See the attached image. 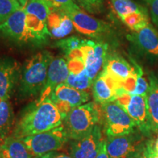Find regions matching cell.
I'll return each mask as SVG.
<instances>
[{
	"instance_id": "cell-1",
	"label": "cell",
	"mask_w": 158,
	"mask_h": 158,
	"mask_svg": "<svg viewBox=\"0 0 158 158\" xmlns=\"http://www.w3.org/2000/svg\"><path fill=\"white\" fill-rule=\"evenodd\" d=\"M65 116L50 98L31 102L20 113L10 135L21 138L54 129L62 125Z\"/></svg>"
},
{
	"instance_id": "cell-2",
	"label": "cell",
	"mask_w": 158,
	"mask_h": 158,
	"mask_svg": "<svg viewBox=\"0 0 158 158\" xmlns=\"http://www.w3.org/2000/svg\"><path fill=\"white\" fill-rule=\"evenodd\" d=\"M54 56L48 51L37 53L27 59L21 66L17 86L20 100H26L39 96L46 81L49 65Z\"/></svg>"
},
{
	"instance_id": "cell-3",
	"label": "cell",
	"mask_w": 158,
	"mask_h": 158,
	"mask_svg": "<svg viewBox=\"0 0 158 158\" xmlns=\"http://www.w3.org/2000/svg\"><path fill=\"white\" fill-rule=\"evenodd\" d=\"M102 120L100 105L88 102L73 108L65 116L62 125L70 140H77L89 133Z\"/></svg>"
},
{
	"instance_id": "cell-4",
	"label": "cell",
	"mask_w": 158,
	"mask_h": 158,
	"mask_svg": "<svg viewBox=\"0 0 158 158\" xmlns=\"http://www.w3.org/2000/svg\"><path fill=\"white\" fill-rule=\"evenodd\" d=\"M21 140L34 158L59 151L70 141L62 124L44 133L21 138Z\"/></svg>"
},
{
	"instance_id": "cell-5",
	"label": "cell",
	"mask_w": 158,
	"mask_h": 158,
	"mask_svg": "<svg viewBox=\"0 0 158 158\" xmlns=\"http://www.w3.org/2000/svg\"><path fill=\"white\" fill-rule=\"evenodd\" d=\"M107 138L127 135L135 131V124L125 110L116 101L100 105Z\"/></svg>"
},
{
	"instance_id": "cell-6",
	"label": "cell",
	"mask_w": 158,
	"mask_h": 158,
	"mask_svg": "<svg viewBox=\"0 0 158 158\" xmlns=\"http://www.w3.org/2000/svg\"><path fill=\"white\" fill-rule=\"evenodd\" d=\"M115 101L125 110L142 135L146 137H149L152 135V133L148 120L146 96L132 94L119 88Z\"/></svg>"
},
{
	"instance_id": "cell-7",
	"label": "cell",
	"mask_w": 158,
	"mask_h": 158,
	"mask_svg": "<svg viewBox=\"0 0 158 158\" xmlns=\"http://www.w3.org/2000/svg\"><path fill=\"white\" fill-rule=\"evenodd\" d=\"M77 31L92 38L100 39L110 35L111 29L107 23L95 19L75 6L66 12Z\"/></svg>"
},
{
	"instance_id": "cell-8",
	"label": "cell",
	"mask_w": 158,
	"mask_h": 158,
	"mask_svg": "<svg viewBox=\"0 0 158 158\" xmlns=\"http://www.w3.org/2000/svg\"><path fill=\"white\" fill-rule=\"evenodd\" d=\"M49 98L66 116L73 108L88 102L90 94L87 91L77 89L66 83H62L54 89Z\"/></svg>"
},
{
	"instance_id": "cell-9",
	"label": "cell",
	"mask_w": 158,
	"mask_h": 158,
	"mask_svg": "<svg viewBox=\"0 0 158 158\" xmlns=\"http://www.w3.org/2000/svg\"><path fill=\"white\" fill-rule=\"evenodd\" d=\"M85 68L92 82L101 72L108 56V45L85 40L81 46Z\"/></svg>"
},
{
	"instance_id": "cell-10",
	"label": "cell",
	"mask_w": 158,
	"mask_h": 158,
	"mask_svg": "<svg viewBox=\"0 0 158 158\" xmlns=\"http://www.w3.org/2000/svg\"><path fill=\"white\" fill-rule=\"evenodd\" d=\"M27 13L24 7L12 13L0 24V37L19 44H30L26 25Z\"/></svg>"
},
{
	"instance_id": "cell-11",
	"label": "cell",
	"mask_w": 158,
	"mask_h": 158,
	"mask_svg": "<svg viewBox=\"0 0 158 158\" xmlns=\"http://www.w3.org/2000/svg\"><path fill=\"white\" fill-rule=\"evenodd\" d=\"M101 124L84 137L69 141V155L73 158H95L102 141Z\"/></svg>"
},
{
	"instance_id": "cell-12",
	"label": "cell",
	"mask_w": 158,
	"mask_h": 158,
	"mask_svg": "<svg viewBox=\"0 0 158 158\" xmlns=\"http://www.w3.org/2000/svg\"><path fill=\"white\" fill-rule=\"evenodd\" d=\"M21 70V65L16 59L0 56V98H11L19 84Z\"/></svg>"
},
{
	"instance_id": "cell-13",
	"label": "cell",
	"mask_w": 158,
	"mask_h": 158,
	"mask_svg": "<svg viewBox=\"0 0 158 158\" xmlns=\"http://www.w3.org/2000/svg\"><path fill=\"white\" fill-rule=\"evenodd\" d=\"M142 134L135 130L127 135L107 138V152L110 158H127L141 149Z\"/></svg>"
},
{
	"instance_id": "cell-14",
	"label": "cell",
	"mask_w": 158,
	"mask_h": 158,
	"mask_svg": "<svg viewBox=\"0 0 158 158\" xmlns=\"http://www.w3.org/2000/svg\"><path fill=\"white\" fill-rule=\"evenodd\" d=\"M69 76L67 60L64 58H54L49 65L45 84L37 100L43 101L50 97L58 85L65 83Z\"/></svg>"
},
{
	"instance_id": "cell-15",
	"label": "cell",
	"mask_w": 158,
	"mask_h": 158,
	"mask_svg": "<svg viewBox=\"0 0 158 158\" xmlns=\"http://www.w3.org/2000/svg\"><path fill=\"white\" fill-rule=\"evenodd\" d=\"M119 85L104 69L98 75L92 84V95L99 105L115 101Z\"/></svg>"
},
{
	"instance_id": "cell-16",
	"label": "cell",
	"mask_w": 158,
	"mask_h": 158,
	"mask_svg": "<svg viewBox=\"0 0 158 158\" xmlns=\"http://www.w3.org/2000/svg\"><path fill=\"white\" fill-rule=\"evenodd\" d=\"M47 27L51 37L59 39L70 35L74 29L73 23L69 15L60 9L50 8Z\"/></svg>"
},
{
	"instance_id": "cell-17",
	"label": "cell",
	"mask_w": 158,
	"mask_h": 158,
	"mask_svg": "<svg viewBox=\"0 0 158 158\" xmlns=\"http://www.w3.org/2000/svg\"><path fill=\"white\" fill-rule=\"evenodd\" d=\"M103 69L118 82L119 87L122 83L136 74L135 66H132L126 59L117 54H108Z\"/></svg>"
},
{
	"instance_id": "cell-18",
	"label": "cell",
	"mask_w": 158,
	"mask_h": 158,
	"mask_svg": "<svg viewBox=\"0 0 158 158\" xmlns=\"http://www.w3.org/2000/svg\"><path fill=\"white\" fill-rule=\"evenodd\" d=\"M127 38L143 52L158 57V32L151 24L133 31Z\"/></svg>"
},
{
	"instance_id": "cell-19",
	"label": "cell",
	"mask_w": 158,
	"mask_h": 158,
	"mask_svg": "<svg viewBox=\"0 0 158 158\" xmlns=\"http://www.w3.org/2000/svg\"><path fill=\"white\" fill-rule=\"evenodd\" d=\"M146 100L150 129L152 133L158 134V78L153 73L149 76V89Z\"/></svg>"
},
{
	"instance_id": "cell-20",
	"label": "cell",
	"mask_w": 158,
	"mask_h": 158,
	"mask_svg": "<svg viewBox=\"0 0 158 158\" xmlns=\"http://www.w3.org/2000/svg\"><path fill=\"white\" fill-rule=\"evenodd\" d=\"M26 25L31 45L38 46L48 42L51 34L47 27V23L43 22L38 18L27 13Z\"/></svg>"
},
{
	"instance_id": "cell-21",
	"label": "cell",
	"mask_w": 158,
	"mask_h": 158,
	"mask_svg": "<svg viewBox=\"0 0 158 158\" xmlns=\"http://www.w3.org/2000/svg\"><path fill=\"white\" fill-rule=\"evenodd\" d=\"M2 158H34L21 138L10 135L0 144Z\"/></svg>"
},
{
	"instance_id": "cell-22",
	"label": "cell",
	"mask_w": 158,
	"mask_h": 158,
	"mask_svg": "<svg viewBox=\"0 0 158 158\" xmlns=\"http://www.w3.org/2000/svg\"><path fill=\"white\" fill-rule=\"evenodd\" d=\"M14 124V113L10 100L0 98V138L2 141L10 135Z\"/></svg>"
},
{
	"instance_id": "cell-23",
	"label": "cell",
	"mask_w": 158,
	"mask_h": 158,
	"mask_svg": "<svg viewBox=\"0 0 158 158\" xmlns=\"http://www.w3.org/2000/svg\"><path fill=\"white\" fill-rule=\"evenodd\" d=\"M122 21L133 31H138L149 25V17L147 13H134L120 17Z\"/></svg>"
},
{
	"instance_id": "cell-24",
	"label": "cell",
	"mask_w": 158,
	"mask_h": 158,
	"mask_svg": "<svg viewBox=\"0 0 158 158\" xmlns=\"http://www.w3.org/2000/svg\"><path fill=\"white\" fill-rule=\"evenodd\" d=\"M111 2L114 10L119 18L134 13H147V8L132 0H111Z\"/></svg>"
},
{
	"instance_id": "cell-25",
	"label": "cell",
	"mask_w": 158,
	"mask_h": 158,
	"mask_svg": "<svg viewBox=\"0 0 158 158\" xmlns=\"http://www.w3.org/2000/svg\"><path fill=\"white\" fill-rule=\"evenodd\" d=\"M24 9L27 13H30L43 22L47 23L50 7L45 0H29Z\"/></svg>"
},
{
	"instance_id": "cell-26",
	"label": "cell",
	"mask_w": 158,
	"mask_h": 158,
	"mask_svg": "<svg viewBox=\"0 0 158 158\" xmlns=\"http://www.w3.org/2000/svg\"><path fill=\"white\" fill-rule=\"evenodd\" d=\"M85 40L78 37L72 36L67 38L59 40L55 43L56 48L60 49L64 54L65 57L68 56L73 52L81 48Z\"/></svg>"
},
{
	"instance_id": "cell-27",
	"label": "cell",
	"mask_w": 158,
	"mask_h": 158,
	"mask_svg": "<svg viewBox=\"0 0 158 158\" xmlns=\"http://www.w3.org/2000/svg\"><path fill=\"white\" fill-rule=\"evenodd\" d=\"M65 83L77 89L83 91H87L89 89L93 84V82L91 81L89 77L86 70L77 75L69 73V76Z\"/></svg>"
},
{
	"instance_id": "cell-28",
	"label": "cell",
	"mask_w": 158,
	"mask_h": 158,
	"mask_svg": "<svg viewBox=\"0 0 158 158\" xmlns=\"http://www.w3.org/2000/svg\"><path fill=\"white\" fill-rule=\"evenodd\" d=\"M20 8L22 7L14 0H0V24Z\"/></svg>"
},
{
	"instance_id": "cell-29",
	"label": "cell",
	"mask_w": 158,
	"mask_h": 158,
	"mask_svg": "<svg viewBox=\"0 0 158 158\" xmlns=\"http://www.w3.org/2000/svg\"><path fill=\"white\" fill-rule=\"evenodd\" d=\"M135 66L137 69V81H136L135 89L131 94H135V95L147 96L148 89H149V81H147L143 77V72L141 67L138 66L136 63H135Z\"/></svg>"
},
{
	"instance_id": "cell-30",
	"label": "cell",
	"mask_w": 158,
	"mask_h": 158,
	"mask_svg": "<svg viewBox=\"0 0 158 158\" xmlns=\"http://www.w3.org/2000/svg\"><path fill=\"white\" fill-rule=\"evenodd\" d=\"M50 8L60 9L67 12L77 5L73 0H45Z\"/></svg>"
},
{
	"instance_id": "cell-31",
	"label": "cell",
	"mask_w": 158,
	"mask_h": 158,
	"mask_svg": "<svg viewBox=\"0 0 158 158\" xmlns=\"http://www.w3.org/2000/svg\"><path fill=\"white\" fill-rule=\"evenodd\" d=\"M142 157L143 158H158V154L154 149V141L152 139L148 140L143 143L142 149Z\"/></svg>"
},
{
	"instance_id": "cell-32",
	"label": "cell",
	"mask_w": 158,
	"mask_h": 158,
	"mask_svg": "<svg viewBox=\"0 0 158 158\" xmlns=\"http://www.w3.org/2000/svg\"><path fill=\"white\" fill-rule=\"evenodd\" d=\"M84 8L89 12H96L102 7L103 0H78Z\"/></svg>"
},
{
	"instance_id": "cell-33",
	"label": "cell",
	"mask_w": 158,
	"mask_h": 158,
	"mask_svg": "<svg viewBox=\"0 0 158 158\" xmlns=\"http://www.w3.org/2000/svg\"><path fill=\"white\" fill-rule=\"evenodd\" d=\"M151 14L152 21L158 26V0H146Z\"/></svg>"
},
{
	"instance_id": "cell-34",
	"label": "cell",
	"mask_w": 158,
	"mask_h": 158,
	"mask_svg": "<svg viewBox=\"0 0 158 158\" xmlns=\"http://www.w3.org/2000/svg\"><path fill=\"white\" fill-rule=\"evenodd\" d=\"M36 158H73L70 155L63 152H58V151L52 152L45 154Z\"/></svg>"
},
{
	"instance_id": "cell-35",
	"label": "cell",
	"mask_w": 158,
	"mask_h": 158,
	"mask_svg": "<svg viewBox=\"0 0 158 158\" xmlns=\"http://www.w3.org/2000/svg\"><path fill=\"white\" fill-rule=\"evenodd\" d=\"M95 158H110L107 152V142L106 140H102L99 152Z\"/></svg>"
},
{
	"instance_id": "cell-36",
	"label": "cell",
	"mask_w": 158,
	"mask_h": 158,
	"mask_svg": "<svg viewBox=\"0 0 158 158\" xmlns=\"http://www.w3.org/2000/svg\"><path fill=\"white\" fill-rule=\"evenodd\" d=\"M142 149H143V147H142L141 149L138 150L137 152H135V153H133V155L129 156L127 158H143L142 157Z\"/></svg>"
},
{
	"instance_id": "cell-37",
	"label": "cell",
	"mask_w": 158,
	"mask_h": 158,
	"mask_svg": "<svg viewBox=\"0 0 158 158\" xmlns=\"http://www.w3.org/2000/svg\"><path fill=\"white\" fill-rule=\"evenodd\" d=\"M14 1H16L17 2H19L20 4V5L22 7H25V6L27 5L29 0H14Z\"/></svg>"
},
{
	"instance_id": "cell-38",
	"label": "cell",
	"mask_w": 158,
	"mask_h": 158,
	"mask_svg": "<svg viewBox=\"0 0 158 158\" xmlns=\"http://www.w3.org/2000/svg\"><path fill=\"white\" fill-rule=\"evenodd\" d=\"M154 149H155L156 152L158 154V136L156 141H154Z\"/></svg>"
},
{
	"instance_id": "cell-39",
	"label": "cell",
	"mask_w": 158,
	"mask_h": 158,
	"mask_svg": "<svg viewBox=\"0 0 158 158\" xmlns=\"http://www.w3.org/2000/svg\"><path fill=\"white\" fill-rule=\"evenodd\" d=\"M0 158H2V155H1V151H0Z\"/></svg>"
},
{
	"instance_id": "cell-40",
	"label": "cell",
	"mask_w": 158,
	"mask_h": 158,
	"mask_svg": "<svg viewBox=\"0 0 158 158\" xmlns=\"http://www.w3.org/2000/svg\"><path fill=\"white\" fill-rule=\"evenodd\" d=\"M2 141V139H1V138H0V143H1V142Z\"/></svg>"
}]
</instances>
